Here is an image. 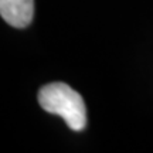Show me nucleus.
<instances>
[{
	"label": "nucleus",
	"mask_w": 153,
	"mask_h": 153,
	"mask_svg": "<svg viewBox=\"0 0 153 153\" xmlns=\"http://www.w3.org/2000/svg\"><path fill=\"white\" fill-rule=\"evenodd\" d=\"M38 104L45 112L61 116L70 129L82 131L87 125V109L84 99L64 82H53L38 91Z\"/></svg>",
	"instance_id": "nucleus-1"
},
{
	"label": "nucleus",
	"mask_w": 153,
	"mask_h": 153,
	"mask_svg": "<svg viewBox=\"0 0 153 153\" xmlns=\"http://www.w3.org/2000/svg\"><path fill=\"white\" fill-rule=\"evenodd\" d=\"M0 16L11 27H27L34 17V0H0Z\"/></svg>",
	"instance_id": "nucleus-2"
}]
</instances>
